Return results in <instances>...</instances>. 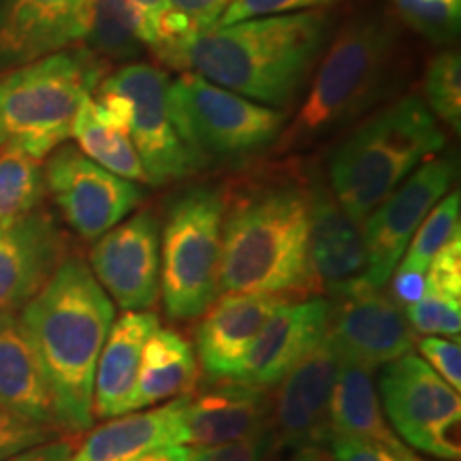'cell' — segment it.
I'll list each match as a JSON object with an SVG mask.
<instances>
[{"label":"cell","mask_w":461,"mask_h":461,"mask_svg":"<svg viewBox=\"0 0 461 461\" xmlns=\"http://www.w3.org/2000/svg\"><path fill=\"white\" fill-rule=\"evenodd\" d=\"M459 210L461 197L459 190H453L442 197L438 203L431 207V212L420 222L417 233L412 235L411 244L403 252L400 265H397V274H414L425 276V269L431 263L442 246L459 235Z\"/></svg>","instance_id":"f546056e"},{"label":"cell","mask_w":461,"mask_h":461,"mask_svg":"<svg viewBox=\"0 0 461 461\" xmlns=\"http://www.w3.org/2000/svg\"><path fill=\"white\" fill-rule=\"evenodd\" d=\"M419 353L423 361L440 376L448 387L461 389V344L459 336H425L419 339Z\"/></svg>","instance_id":"f35d334b"},{"label":"cell","mask_w":461,"mask_h":461,"mask_svg":"<svg viewBox=\"0 0 461 461\" xmlns=\"http://www.w3.org/2000/svg\"><path fill=\"white\" fill-rule=\"evenodd\" d=\"M445 148V135L419 95L378 107L336 148L330 186L338 203L361 224L411 173Z\"/></svg>","instance_id":"5b68a950"},{"label":"cell","mask_w":461,"mask_h":461,"mask_svg":"<svg viewBox=\"0 0 461 461\" xmlns=\"http://www.w3.org/2000/svg\"><path fill=\"white\" fill-rule=\"evenodd\" d=\"M197 378L199 366L193 346L177 331L158 327L143 346L131 412L190 395Z\"/></svg>","instance_id":"d4e9b609"},{"label":"cell","mask_w":461,"mask_h":461,"mask_svg":"<svg viewBox=\"0 0 461 461\" xmlns=\"http://www.w3.org/2000/svg\"><path fill=\"white\" fill-rule=\"evenodd\" d=\"M305 188L310 218L308 258L314 288L338 293L366 276L367 257L361 224L342 210L321 171H310Z\"/></svg>","instance_id":"2e32d148"},{"label":"cell","mask_w":461,"mask_h":461,"mask_svg":"<svg viewBox=\"0 0 461 461\" xmlns=\"http://www.w3.org/2000/svg\"><path fill=\"white\" fill-rule=\"evenodd\" d=\"M272 395L265 387L238 380L199 395H186L182 406V445L218 447L255 434L269 425Z\"/></svg>","instance_id":"44dd1931"},{"label":"cell","mask_w":461,"mask_h":461,"mask_svg":"<svg viewBox=\"0 0 461 461\" xmlns=\"http://www.w3.org/2000/svg\"><path fill=\"white\" fill-rule=\"evenodd\" d=\"M274 434L269 425H265L255 434L240 438L235 442L218 447L190 448L188 461H267V455L272 451Z\"/></svg>","instance_id":"74e56055"},{"label":"cell","mask_w":461,"mask_h":461,"mask_svg":"<svg viewBox=\"0 0 461 461\" xmlns=\"http://www.w3.org/2000/svg\"><path fill=\"white\" fill-rule=\"evenodd\" d=\"M131 3L135 5V7H140L143 14L149 17V22L157 26L158 37H160V26H163V22L167 20V17H169V14L173 11L169 0H131ZM152 54H154V51H152Z\"/></svg>","instance_id":"b9f144b4"},{"label":"cell","mask_w":461,"mask_h":461,"mask_svg":"<svg viewBox=\"0 0 461 461\" xmlns=\"http://www.w3.org/2000/svg\"><path fill=\"white\" fill-rule=\"evenodd\" d=\"M88 267L124 312L154 308L160 297V222L141 210L95 240Z\"/></svg>","instance_id":"4fadbf2b"},{"label":"cell","mask_w":461,"mask_h":461,"mask_svg":"<svg viewBox=\"0 0 461 461\" xmlns=\"http://www.w3.org/2000/svg\"><path fill=\"white\" fill-rule=\"evenodd\" d=\"M333 295L330 338L342 361L372 372L411 353L414 338L395 297L363 280Z\"/></svg>","instance_id":"5bb4252c"},{"label":"cell","mask_w":461,"mask_h":461,"mask_svg":"<svg viewBox=\"0 0 461 461\" xmlns=\"http://www.w3.org/2000/svg\"><path fill=\"white\" fill-rule=\"evenodd\" d=\"M395 15L434 45H448L459 37L461 0H391Z\"/></svg>","instance_id":"1f68e13d"},{"label":"cell","mask_w":461,"mask_h":461,"mask_svg":"<svg viewBox=\"0 0 461 461\" xmlns=\"http://www.w3.org/2000/svg\"><path fill=\"white\" fill-rule=\"evenodd\" d=\"M190 448L188 447H165V448H157V451L143 455V457L135 459V461H188Z\"/></svg>","instance_id":"7bdbcfd3"},{"label":"cell","mask_w":461,"mask_h":461,"mask_svg":"<svg viewBox=\"0 0 461 461\" xmlns=\"http://www.w3.org/2000/svg\"><path fill=\"white\" fill-rule=\"evenodd\" d=\"M425 99L434 118H440L448 129L461 131V56L445 50L429 60L423 84Z\"/></svg>","instance_id":"4dcf8cb0"},{"label":"cell","mask_w":461,"mask_h":461,"mask_svg":"<svg viewBox=\"0 0 461 461\" xmlns=\"http://www.w3.org/2000/svg\"><path fill=\"white\" fill-rule=\"evenodd\" d=\"M406 321L423 336H459L461 299L420 295L406 305Z\"/></svg>","instance_id":"d6a6232c"},{"label":"cell","mask_w":461,"mask_h":461,"mask_svg":"<svg viewBox=\"0 0 461 461\" xmlns=\"http://www.w3.org/2000/svg\"><path fill=\"white\" fill-rule=\"evenodd\" d=\"M105 62L88 50H62L0 77V148L45 158L73 132L84 101L99 88Z\"/></svg>","instance_id":"8992f818"},{"label":"cell","mask_w":461,"mask_h":461,"mask_svg":"<svg viewBox=\"0 0 461 461\" xmlns=\"http://www.w3.org/2000/svg\"><path fill=\"white\" fill-rule=\"evenodd\" d=\"M171 7L180 11L197 26L199 32L210 31L221 20L224 9L229 7L233 0H169Z\"/></svg>","instance_id":"ab89813d"},{"label":"cell","mask_w":461,"mask_h":461,"mask_svg":"<svg viewBox=\"0 0 461 461\" xmlns=\"http://www.w3.org/2000/svg\"><path fill=\"white\" fill-rule=\"evenodd\" d=\"M41 158L24 149L0 148V224H11L41 210L45 197Z\"/></svg>","instance_id":"f1b7e54d"},{"label":"cell","mask_w":461,"mask_h":461,"mask_svg":"<svg viewBox=\"0 0 461 461\" xmlns=\"http://www.w3.org/2000/svg\"><path fill=\"white\" fill-rule=\"evenodd\" d=\"M453 177L455 167L451 160L431 157L361 222L367 257L363 282L367 286L383 288L391 280L412 235L431 207L448 193Z\"/></svg>","instance_id":"8fae6325"},{"label":"cell","mask_w":461,"mask_h":461,"mask_svg":"<svg viewBox=\"0 0 461 461\" xmlns=\"http://www.w3.org/2000/svg\"><path fill=\"white\" fill-rule=\"evenodd\" d=\"M411 75V50L395 11L383 3L355 9L331 34L295 120L274 152H299L338 135L400 96Z\"/></svg>","instance_id":"6da1fadb"},{"label":"cell","mask_w":461,"mask_h":461,"mask_svg":"<svg viewBox=\"0 0 461 461\" xmlns=\"http://www.w3.org/2000/svg\"><path fill=\"white\" fill-rule=\"evenodd\" d=\"M71 137H75L86 157L101 165L103 169L129 182L148 184L146 171H143L140 154L132 146L131 137L99 122L95 109H92V96H88L79 109Z\"/></svg>","instance_id":"83f0119b"},{"label":"cell","mask_w":461,"mask_h":461,"mask_svg":"<svg viewBox=\"0 0 461 461\" xmlns=\"http://www.w3.org/2000/svg\"><path fill=\"white\" fill-rule=\"evenodd\" d=\"M131 103V141L146 171L149 186L186 180L193 176L171 124L167 90V75L148 62H131L101 82Z\"/></svg>","instance_id":"7c38bea8"},{"label":"cell","mask_w":461,"mask_h":461,"mask_svg":"<svg viewBox=\"0 0 461 461\" xmlns=\"http://www.w3.org/2000/svg\"><path fill=\"white\" fill-rule=\"evenodd\" d=\"M330 434L357 436L389 447H403L384 420L372 372L366 367L348 361L339 363L330 408H327V436Z\"/></svg>","instance_id":"484cf974"},{"label":"cell","mask_w":461,"mask_h":461,"mask_svg":"<svg viewBox=\"0 0 461 461\" xmlns=\"http://www.w3.org/2000/svg\"><path fill=\"white\" fill-rule=\"evenodd\" d=\"M158 31L131 0H92L84 43L103 62H140L158 48Z\"/></svg>","instance_id":"4316f807"},{"label":"cell","mask_w":461,"mask_h":461,"mask_svg":"<svg viewBox=\"0 0 461 461\" xmlns=\"http://www.w3.org/2000/svg\"><path fill=\"white\" fill-rule=\"evenodd\" d=\"M92 0H0V71L84 41Z\"/></svg>","instance_id":"e0dca14e"},{"label":"cell","mask_w":461,"mask_h":461,"mask_svg":"<svg viewBox=\"0 0 461 461\" xmlns=\"http://www.w3.org/2000/svg\"><path fill=\"white\" fill-rule=\"evenodd\" d=\"M0 406L60 431L41 363L15 312H0Z\"/></svg>","instance_id":"cb8c5ba5"},{"label":"cell","mask_w":461,"mask_h":461,"mask_svg":"<svg viewBox=\"0 0 461 461\" xmlns=\"http://www.w3.org/2000/svg\"><path fill=\"white\" fill-rule=\"evenodd\" d=\"M60 436V431L54 428L34 423L0 406V461Z\"/></svg>","instance_id":"836d02e7"},{"label":"cell","mask_w":461,"mask_h":461,"mask_svg":"<svg viewBox=\"0 0 461 461\" xmlns=\"http://www.w3.org/2000/svg\"><path fill=\"white\" fill-rule=\"evenodd\" d=\"M331 302L282 299L250 346L238 383L274 387L305 353L314 348L330 330Z\"/></svg>","instance_id":"d6986e66"},{"label":"cell","mask_w":461,"mask_h":461,"mask_svg":"<svg viewBox=\"0 0 461 461\" xmlns=\"http://www.w3.org/2000/svg\"><path fill=\"white\" fill-rule=\"evenodd\" d=\"M378 393L383 412L406 445L440 459L459 457V393L419 355L411 350L383 366Z\"/></svg>","instance_id":"9c48e42d"},{"label":"cell","mask_w":461,"mask_h":461,"mask_svg":"<svg viewBox=\"0 0 461 461\" xmlns=\"http://www.w3.org/2000/svg\"><path fill=\"white\" fill-rule=\"evenodd\" d=\"M308 188L291 176L244 182L224 197L221 291H314L308 258Z\"/></svg>","instance_id":"277c9868"},{"label":"cell","mask_w":461,"mask_h":461,"mask_svg":"<svg viewBox=\"0 0 461 461\" xmlns=\"http://www.w3.org/2000/svg\"><path fill=\"white\" fill-rule=\"evenodd\" d=\"M75 451V445L71 438H54V440L43 442L26 451L11 455V457L3 461H71Z\"/></svg>","instance_id":"60d3db41"},{"label":"cell","mask_w":461,"mask_h":461,"mask_svg":"<svg viewBox=\"0 0 461 461\" xmlns=\"http://www.w3.org/2000/svg\"><path fill=\"white\" fill-rule=\"evenodd\" d=\"M67 240L50 212L0 224V312L24 308L65 261Z\"/></svg>","instance_id":"ac0fdd59"},{"label":"cell","mask_w":461,"mask_h":461,"mask_svg":"<svg viewBox=\"0 0 461 461\" xmlns=\"http://www.w3.org/2000/svg\"><path fill=\"white\" fill-rule=\"evenodd\" d=\"M43 171L62 218L84 240H99L146 197L140 184L113 176L73 146L56 148Z\"/></svg>","instance_id":"30bf717a"},{"label":"cell","mask_w":461,"mask_h":461,"mask_svg":"<svg viewBox=\"0 0 461 461\" xmlns=\"http://www.w3.org/2000/svg\"><path fill=\"white\" fill-rule=\"evenodd\" d=\"M425 295L461 299V240L459 235L442 246L423 276Z\"/></svg>","instance_id":"e575fe53"},{"label":"cell","mask_w":461,"mask_h":461,"mask_svg":"<svg viewBox=\"0 0 461 461\" xmlns=\"http://www.w3.org/2000/svg\"><path fill=\"white\" fill-rule=\"evenodd\" d=\"M20 316L41 363L62 434L95 425V372L115 321L112 299L79 257H67Z\"/></svg>","instance_id":"7a4b0ae2"},{"label":"cell","mask_w":461,"mask_h":461,"mask_svg":"<svg viewBox=\"0 0 461 461\" xmlns=\"http://www.w3.org/2000/svg\"><path fill=\"white\" fill-rule=\"evenodd\" d=\"M184 397L165 402L152 411L109 419L84 438L71 461H135L157 448L182 445Z\"/></svg>","instance_id":"7402d4cb"},{"label":"cell","mask_w":461,"mask_h":461,"mask_svg":"<svg viewBox=\"0 0 461 461\" xmlns=\"http://www.w3.org/2000/svg\"><path fill=\"white\" fill-rule=\"evenodd\" d=\"M158 330L154 312H124L113 321L95 372V417L113 419L131 412L143 346Z\"/></svg>","instance_id":"603a6c76"},{"label":"cell","mask_w":461,"mask_h":461,"mask_svg":"<svg viewBox=\"0 0 461 461\" xmlns=\"http://www.w3.org/2000/svg\"><path fill=\"white\" fill-rule=\"evenodd\" d=\"M412 461H425V459H419V457H414ZM448 461H457V459H448Z\"/></svg>","instance_id":"ee69618b"},{"label":"cell","mask_w":461,"mask_h":461,"mask_svg":"<svg viewBox=\"0 0 461 461\" xmlns=\"http://www.w3.org/2000/svg\"><path fill=\"white\" fill-rule=\"evenodd\" d=\"M282 299L257 293H224L201 314L197 355L207 378L238 380L250 346Z\"/></svg>","instance_id":"ffe728a7"},{"label":"cell","mask_w":461,"mask_h":461,"mask_svg":"<svg viewBox=\"0 0 461 461\" xmlns=\"http://www.w3.org/2000/svg\"><path fill=\"white\" fill-rule=\"evenodd\" d=\"M224 194L193 186L173 199L160 230V293L167 314L197 319L221 295Z\"/></svg>","instance_id":"ba28073f"},{"label":"cell","mask_w":461,"mask_h":461,"mask_svg":"<svg viewBox=\"0 0 461 461\" xmlns=\"http://www.w3.org/2000/svg\"><path fill=\"white\" fill-rule=\"evenodd\" d=\"M339 363L342 357L327 330L325 338L286 372L272 395L269 428L276 445L302 448L325 442L327 408Z\"/></svg>","instance_id":"9a60e30c"},{"label":"cell","mask_w":461,"mask_h":461,"mask_svg":"<svg viewBox=\"0 0 461 461\" xmlns=\"http://www.w3.org/2000/svg\"><path fill=\"white\" fill-rule=\"evenodd\" d=\"M171 124L190 171L246 165L274 149L286 113L212 84L199 73H184L167 90Z\"/></svg>","instance_id":"52a82bcc"},{"label":"cell","mask_w":461,"mask_h":461,"mask_svg":"<svg viewBox=\"0 0 461 461\" xmlns=\"http://www.w3.org/2000/svg\"><path fill=\"white\" fill-rule=\"evenodd\" d=\"M336 20L330 11L250 17L197 32L182 50V68L235 95L282 109L312 79Z\"/></svg>","instance_id":"3957f363"},{"label":"cell","mask_w":461,"mask_h":461,"mask_svg":"<svg viewBox=\"0 0 461 461\" xmlns=\"http://www.w3.org/2000/svg\"><path fill=\"white\" fill-rule=\"evenodd\" d=\"M330 461H412L414 455L406 447H389L383 442L357 436H327Z\"/></svg>","instance_id":"8d00e7d4"},{"label":"cell","mask_w":461,"mask_h":461,"mask_svg":"<svg viewBox=\"0 0 461 461\" xmlns=\"http://www.w3.org/2000/svg\"><path fill=\"white\" fill-rule=\"evenodd\" d=\"M339 3H344V0H233L224 9L216 26H229L235 22L250 20V17L299 14V11H327Z\"/></svg>","instance_id":"d590c367"}]
</instances>
